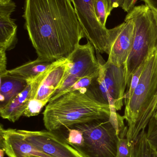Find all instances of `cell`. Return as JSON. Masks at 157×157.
<instances>
[{"instance_id": "obj_6", "label": "cell", "mask_w": 157, "mask_h": 157, "mask_svg": "<svg viewBox=\"0 0 157 157\" xmlns=\"http://www.w3.org/2000/svg\"><path fill=\"white\" fill-rule=\"evenodd\" d=\"M83 133L84 143L74 147L84 157H116L120 136L109 119L73 126Z\"/></svg>"}, {"instance_id": "obj_5", "label": "cell", "mask_w": 157, "mask_h": 157, "mask_svg": "<svg viewBox=\"0 0 157 157\" xmlns=\"http://www.w3.org/2000/svg\"><path fill=\"white\" fill-rule=\"evenodd\" d=\"M100 66L98 76L89 87L96 98L110 106L111 113L121 110L127 86L125 66L116 67L104 61L96 51Z\"/></svg>"}, {"instance_id": "obj_27", "label": "cell", "mask_w": 157, "mask_h": 157, "mask_svg": "<svg viewBox=\"0 0 157 157\" xmlns=\"http://www.w3.org/2000/svg\"><path fill=\"white\" fill-rule=\"evenodd\" d=\"M138 0H124L122 8L124 12L129 13L135 7Z\"/></svg>"}, {"instance_id": "obj_31", "label": "cell", "mask_w": 157, "mask_h": 157, "mask_svg": "<svg viewBox=\"0 0 157 157\" xmlns=\"http://www.w3.org/2000/svg\"></svg>"}, {"instance_id": "obj_26", "label": "cell", "mask_w": 157, "mask_h": 157, "mask_svg": "<svg viewBox=\"0 0 157 157\" xmlns=\"http://www.w3.org/2000/svg\"><path fill=\"white\" fill-rule=\"evenodd\" d=\"M108 7V12L110 15L113 9L122 7L124 0H105Z\"/></svg>"}, {"instance_id": "obj_29", "label": "cell", "mask_w": 157, "mask_h": 157, "mask_svg": "<svg viewBox=\"0 0 157 157\" xmlns=\"http://www.w3.org/2000/svg\"><path fill=\"white\" fill-rule=\"evenodd\" d=\"M12 0H0V4H4Z\"/></svg>"}, {"instance_id": "obj_20", "label": "cell", "mask_w": 157, "mask_h": 157, "mask_svg": "<svg viewBox=\"0 0 157 157\" xmlns=\"http://www.w3.org/2000/svg\"><path fill=\"white\" fill-rule=\"evenodd\" d=\"M94 7L95 13L99 22L103 26L106 27L107 19L110 14L105 0H95Z\"/></svg>"}, {"instance_id": "obj_19", "label": "cell", "mask_w": 157, "mask_h": 157, "mask_svg": "<svg viewBox=\"0 0 157 157\" xmlns=\"http://www.w3.org/2000/svg\"><path fill=\"white\" fill-rule=\"evenodd\" d=\"M146 60V59L141 63V65L136 69V70L133 74L131 78L130 86L128 88V90L124 95V102L128 101L131 98L134 91L138 85V83L141 79L142 74L143 71L144 69Z\"/></svg>"}, {"instance_id": "obj_10", "label": "cell", "mask_w": 157, "mask_h": 157, "mask_svg": "<svg viewBox=\"0 0 157 157\" xmlns=\"http://www.w3.org/2000/svg\"><path fill=\"white\" fill-rule=\"evenodd\" d=\"M135 33V25L132 19L110 29L108 60L109 64L120 67L127 63L132 47Z\"/></svg>"}, {"instance_id": "obj_18", "label": "cell", "mask_w": 157, "mask_h": 157, "mask_svg": "<svg viewBox=\"0 0 157 157\" xmlns=\"http://www.w3.org/2000/svg\"><path fill=\"white\" fill-rule=\"evenodd\" d=\"M98 75L99 74L93 75L85 76V77L81 78L69 88L65 90L61 93L53 96L50 100L49 101L54 100L57 98H59L60 96H62L65 93H68V92L76 91V90L85 88H89L90 86L93 84L94 81L96 79Z\"/></svg>"}, {"instance_id": "obj_7", "label": "cell", "mask_w": 157, "mask_h": 157, "mask_svg": "<svg viewBox=\"0 0 157 157\" xmlns=\"http://www.w3.org/2000/svg\"><path fill=\"white\" fill-rule=\"evenodd\" d=\"M95 0H71L85 36L96 51L108 53L110 29L103 26L95 13Z\"/></svg>"}, {"instance_id": "obj_25", "label": "cell", "mask_w": 157, "mask_h": 157, "mask_svg": "<svg viewBox=\"0 0 157 157\" xmlns=\"http://www.w3.org/2000/svg\"><path fill=\"white\" fill-rule=\"evenodd\" d=\"M6 52L0 50V78H4L8 75V71L6 70L7 59Z\"/></svg>"}, {"instance_id": "obj_1", "label": "cell", "mask_w": 157, "mask_h": 157, "mask_svg": "<svg viewBox=\"0 0 157 157\" xmlns=\"http://www.w3.org/2000/svg\"><path fill=\"white\" fill-rule=\"evenodd\" d=\"M23 17L38 58L67 59L85 37L71 0H26Z\"/></svg>"}, {"instance_id": "obj_21", "label": "cell", "mask_w": 157, "mask_h": 157, "mask_svg": "<svg viewBox=\"0 0 157 157\" xmlns=\"http://www.w3.org/2000/svg\"><path fill=\"white\" fill-rule=\"evenodd\" d=\"M67 130L68 134L67 137L65 138L69 144L73 147L83 144L84 136L81 131L73 127L67 128Z\"/></svg>"}, {"instance_id": "obj_23", "label": "cell", "mask_w": 157, "mask_h": 157, "mask_svg": "<svg viewBox=\"0 0 157 157\" xmlns=\"http://www.w3.org/2000/svg\"><path fill=\"white\" fill-rule=\"evenodd\" d=\"M133 144L129 143L126 137L120 138L116 157H132Z\"/></svg>"}, {"instance_id": "obj_13", "label": "cell", "mask_w": 157, "mask_h": 157, "mask_svg": "<svg viewBox=\"0 0 157 157\" xmlns=\"http://www.w3.org/2000/svg\"><path fill=\"white\" fill-rule=\"evenodd\" d=\"M15 8L12 1L0 4V50H10L17 43V26L11 17Z\"/></svg>"}, {"instance_id": "obj_11", "label": "cell", "mask_w": 157, "mask_h": 157, "mask_svg": "<svg viewBox=\"0 0 157 157\" xmlns=\"http://www.w3.org/2000/svg\"><path fill=\"white\" fill-rule=\"evenodd\" d=\"M0 147L4 148L5 154L9 157H53L37 149L27 141L17 129H5L2 124L0 126Z\"/></svg>"}, {"instance_id": "obj_3", "label": "cell", "mask_w": 157, "mask_h": 157, "mask_svg": "<svg viewBox=\"0 0 157 157\" xmlns=\"http://www.w3.org/2000/svg\"><path fill=\"white\" fill-rule=\"evenodd\" d=\"M157 90V47L148 54L141 79L131 98L124 102L123 117L127 122L126 138L133 144L140 133L139 126L143 116Z\"/></svg>"}, {"instance_id": "obj_2", "label": "cell", "mask_w": 157, "mask_h": 157, "mask_svg": "<svg viewBox=\"0 0 157 157\" xmlns=\"http://www.w3.org/2000/svg\"><path fill=\"white\" fill-rule=\"evenodd\" d=\"M47 130L57 131L92 121L108 120L110 106L97 100L89 88L65 93L50 101L43 113Z\"/></svg>"}, {"instance_id": "obj_9", "label": "cell", "mask_w": 157, "mask_h": 157, "mask_svg": "<svg viewBox=\"0 0 157 157\" xmlns=\"http://www.w3.org/2000/svg\"><path fill=\"white\" fill-rule=\"evenodd\" d=\"M18 131L37 149L53 157H84L56 131Z\"/></svg>"}, {"instance_id": "obj_28", "label": "cell", "mask_w": 157, "mask_h": 157, "mask_svg": "<svg viewBox=\"0 0 157 157\" xmlns=\"http://www.w3.org/2000/svg\"><path fill=\"white\" fill-rule=\"evenodd\" d=\"M152 117H154V118H157V105L156 107L155 112H154V114H153V115Z\"/></svg>"}, {"instance_id": "obj_15", "label": "cell", "mask_w": 157, "mask_h": 157, "mask_svg": "<svg viewBox=\"0 0 157 157\" xmlns=\"http://www.w3.org/2000/svg\"><path fill=\"white\" fill-rule=\"evenodd\" d=\"M52 63L37 58L34 60L8 70V74L23 79L27 84H29L44 76Z\"/></svg>"}, {"instance_id": "obj_8", "label": "cell", "mask_w": 157, "mask_h": 157, "mask_svg": "<svg viewBox=\"0 0 157 157\" xmlns=\"http://www.w3.org/2000/svg\"><path fill=\"white\" fill-rule=\"evenodd\" d=\"M95 49L88 40L86 44L77 46L68 58L70 61L69 69L63 83L53 96L69 88L83 77L99 74V63L95 55Z\"/></svg>"}, {"instance_id": "obj_30", "label": "cell", "mask_w": 157, "mask_h": 157, "mask_svg": "<svg viewBox=\"0 0 157 157\" xmlns=\"http://www.w3.org/2000/svg\"><path fill=\"white\" fill-rule=\"evenodd\" d=\"M29 157H37V156H29Z\"/></svg>"}, {"instance_id": "obj_16", "label": "cell", "mask_w": 157, "mask_h": 157, "mask_svg": "<svg viewBox=\"0 0 157 157\" xmlns=\"http://www.w3.org/2000/svg\"><path fill=\"white\" fill-rule=\"evenodd\" d=\"M27 85L26 81L23 79L8 74L6 77L1 78L0 107L5 105L24 90Z\"/></svg>"}, {"instance_id": "obj_4", "label": "cell", "mask_w": 157, "mask_h": 157, "mask_svg": "<svg viewBox=\"0 0 157 157\" xmlns=\"http://www.w3.org/2000/svg\"><path fill=\"white\" fill-rule=\"evenodd\" d=\"M125 18L132 19L135 25L131 51L125 66L128 88L135 71L157 47V13L149 6L141 5L135 6Z\"/></svg>"}, {"instance_id": "obj_22", "label": "cell", "mask_w": 157, "mask_h": 157, "mask_svg": "<svg viewBox=\"0 0 157 157\" xmlns=\"http://www.w3.org/2000/svg\"><path fill=\"white\" fill-rule=\"evenodd\" d=\"M45 105L46 104L41 101L36 99H30L23 116L26 117L37 116Z\"/></svg>"}, {"instance_id": "obj_14", "label": "cell", "mask_w": 157, "mask_h": 157, "mask_svg": "<svg viewBox=\"0 0 157 157\" xmlns=\"http://www.w3.org/2000/svg\"><path fill=\"white\" fill-rule=\"evenodd\" d=\"M33 85V82L27 84L24 90L5 105L0 107V114L2 118L14 123L23 116L29 100L34 98Z\"/></svg>"}, {"instance_id": "obj_24", "label": "cell", "mask_w": 157, "mask_h": 157, "mask_svg": "<svg viewBox=\"0 0 157 157\" xmlns=\"http://www.w3.org/2000/svg\"><path fill=\"white\" fill-rule=\"evenodd\" d=\"M147 136V140L152 146L157 150V118L152 117L150 119Z\"/></svg>"}, {"instance_id": "obj_17", "label": "cell", "mask_w": 157, "mask_h": 157, "mask_svg": "<svg viewBox=\"0 0 157 157\" xmlns=\"http://www.w3.org/2000/svg\"><path fill=\"white\" fill-rule=\"evenodd\" d=\"M132 157H157V150L147 140L145 129L140 132L133 144Z\"/></svg>"}, {"instance_id": "obj_12", "label": "cell", "mask_w": 157, "mask_h": 157, "mask_svg": "<svg viewBox=\"0 0 157 157\" xmlns=\"http://www.w3.org/2000/svg\"><path fill=\"white\" fill-rule=\"evenodd\" d=\"M70 66L68 58L52 63L46 75L40 83L34 99L49 103L54 93L63 83Z\"/></svg>"}]
</instances>
